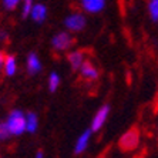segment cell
I'll list each match as a JSON object with an SVG mask.
<instances>
[{"instance_id": "obj_1", "label": "cell", "mask_w": 158, "mask_h": 158, "mask_svg": "<svg viewBox=\"0 0 158 158\" xmlns=\"http://www.w3.org/2000/svg\"><path fill=\"white\" fill-rule=\"evenodd\" d=\"M11 137L23 135L26 132V113L22 110H11L4 120Z\"/></svg>"}, {"instance_id": "obj_2", "label": "cell", "mask_w": 158, "mask_h": 158, "mask_svg": "<svg viewBox=\"0 0 158 158\" xmlns=\"http://www.w3.org/2000/svg\"><path fill=\"white\" fill-rule=\"evenodd\" d=\"M74 44V37L70 31L63 30L56 33L50 40V46L54 53H69Z\"/></svg>"}, {"instance_id": "obj_3", "label": "cell", "mask_w": 158, "mask_h": 158, "mask_svg": "<svg viewBox=\"0 0 158 158\" xmlns=\"http://www.w3.org/2000/svg\"><path fill=\"white\" fill-rule=\"evenodd\" d=\"M87 26V17L83 11H71L64 17V27L70 33H80Z\"/></svg>"}, {"instance_id": "obj_4", "label": "cell", "mask_w": 158, "mask_h": 158, "mask_svg": "<svg viewBox=\"0 0 158 158\" xmlns=\"http://www.w3.org/2000/svg\"><path fill=\"white\" fill-rule=\"evenodd\" d=\"M140 140H141V134L140 130L137 128H130L120 137L118 140V147L121 148V151H134L138 145H140Z\"/></svg>"}, {"instance_id": "obj_5", "label": "cell", "mask_w": 158, "mask_h": 158, "mask_svg": "<svg viewBox=\"0 0 158 158\" xmlns=\"http://www.w3.org/2000/svg\"><path fill=\"white\" fill-rule=\"evenodd\" d=\"M110 111H111V108L108 104L101 106L98 110L96 111V114H94V117H93V120H91V125H90V130H91L93 132H98L100 130L106 125L107 120H108V115H110Z\"/></svg>"}, {"instance_id": "obj_6", "label": "cell", "mask_w": 158, "mask_h": 158, "mask_svg": "<svg viewBox=\"0 0 158 158\" xmlns=\"http://www.w3.org/2000/svg\"><path fill=\"white\" fill-rule=\"evenodd\" d=\"M78 74H80V77L83 78L84 81H88V83H91V81H97L100 77V70L98 67H97L96 63H93L91 60H85V63L81 66V69L78 70Z\"/></svg>"}, {"instance_id": "obj_7", "label": "cell", "mask_w": 158, "mask_h": 158, "mask_svg": "<svg viewBox=\"0 0 158 158\" xmlns=\"http://www.w3.org/2000/svg\"><path fill=\"white\" fill-rule=\"evenodd\" d=\"M87 60V54L84 50H70L67 53V63L71 67L73 71H77L81 69V66L85 63Z\"/></svg>"}, {"instance_id": "obj_8", "label": "cell", "mask_w": 158, "mask_h": 158, "mask_svg": "<svg viewBox=\"0 0 158 158\" xmlns=\"http://www.w3.org/2000/svg\"><path fill=\"white\" fill-rule=\"evenodd\" d=\"M43 70V63H41L39 54L34 52H30L26 57V71L30 76H36Z\"/></svg>"}, {"instance_id": "obj_9", "label": "cell", "mask_w": 158, "mask_h": 158, "mask_svg": "<svg viewBox=\"0 0 158 158\" xmlns=\"http://www.w3.org/2000/svg\"><path fill=\"white\" fill-rule=\"evenodd\" d=\"M78 2L81 9L90 15H97L106 9V0H78Z\"/></svg>"}, {"instance_id": "obj_10", "label": "cell", "mask_w": 158, "mask_h": 158, "mask_svg": "<svg viewBox=\"0 0 158 158\" xmlns=\"http://www.w3.org/2000/svg\"><path fill=\"white\" fill-rule=\"evenodd\" d=\"M47 16H48L47 6H44L43 3H34L29 13V17L31 19L34 23H37V24H41V23L47 19Z\"/></svg>"}, {"instance_id": "obj_11", "label": "cell", "mask_w": 158, "mask_h": 158, "mask_svg": "<svg viewBox=\"0 0 158 158\" xmlns=\"http://www.w3.org/2000/svg\"><path fill=\"white\" fill-rule=\"evenodd\" d=\"M19 70V61L15 54H6L3 63V74L6 77H13L17 74Z\"/></svg>"}, {"instance_id": "obj_12", "label": "cell", "mask_w": 158, "mask_h": 158, "mask_svg": "<svg viewBox=\"0 0 158 158\" xmlns=\"http://www.w3.org/2000/svg\"><path fill=\"white\" fill-rule=\"evenodd\" d=\"M91 134H93V131L88 128L78 135V138L76 140V144H74V154L76 155L83 154L88 148V144H90V140H91Z\"/></svg>"}, {"instance_id": "obj_13", "label": "cell", "mask_w": 158, "mask_h": 158, "mask_svg": "<svg viewBox=\"0 0 158 158\" xmlns=\"http://www.w3.org/2000/svg\"><path fill=\"white\" fill-rule=\"evenodd\" d=\"M37 130H39V117L36 113L29 111L26 113V132L34 134Z\"/></svg>"}, {"instance_id": "obj_14", "label": "cell", "mask_w": 158, "mask_h": 158, "mask_svg": "<svg viewBox=\"0 0 158 158\" xmlns=\"http://www.w3.org/2000/svg\"><path fill=\"white\" fill-rule=\"evenodd\" d=\"M60 83H61V77H60L59 73L52 71V73L48 74V77H47V87H48V91H50V93L57 91V90H59V87H60Z\"/></svg>"}, {"instance_id": "obj_15", "label": "cell", "mask_w": 158, "mask_h": 158, "mask_svg": "<svg viewBox=\"0 0 158 158\" xmlns=\"http://www.w3.org/2000/svg\"><path fill=\"white\" fill-rule=\"evenodd\" d=\"M147 10L151 20L152 22H158V0H148Z\"/></svg>"}, {"instance_id": "obj_16", "label": "cell", "mask_w": 158, "mask_h": 158, "mask_svg": "<svg viewBox=\"0 0 158 158\" xmlns=\"http://www.w3.org/2000/svg\"><path fill=\"white\" fill-rule=\"evenodd\" d=\"M20 4H22V0H2V6L9 11L16 10Z\"/></svg>"}, {"instance_id": "obj_17", "label": "cell", "mask_w": 158, "mask_h": 158, "mask_svg": "<svg viewBox=\"0 0 158 158\" xmlns=\"http://www.w3.org/2000/svg\"><path fill=\"white\" fill-rule=\"evenodd\" d=\"M9 138H11L10 131H9V128H7V125H6V123L2 121V123H0V143H3V141H7Z\"/></svg>"}, {"instance_id": "obj_18", "label": "cell", "mask_w": 158, "mask_h": 158, "mask_svg": "<svg viewBox=\"0 0 158 158\" xmlns=\"http://www.w3.org/2000/svg\"><path fill=\"white\" fill-rule=\"evenodd\" d=\"M22 15L23 17H29V13L34 4V0H22Z\"/></svg>"}, {"instance_id": "obj_19", "label": "cell", "mask_w": 158, "mask_h": 158, "mask_svg": "<svg viewBox=\"0 0 158 158\" xmlns=\"http://www.w3.org/2000/svg\"><path fill=\"white\" fill-rule=\"evenodd\" d=\"M4 56H6V53H4L3 50H0V76L3 74V63H4Z\"/></svg>"}, {"instance_id": "obj_20", "label": "cell", "mask_w": 158, "mask_h": 158, "mask_svg": "<svg viewBox=\"0 0 158 158\" xmlns=\"http://www.w3.org/2000/svg\"><path fill=\"white\" fill-rule=\"evenodd\" d=\"M6 40H7V33L4 30H2L0 31V41H6Z\"/></svg>"}, {"instance_id": "obj_21", "label": "cell", "mask_w": 158, "mask_h": 158, "mask_svg": "<svg viewBox=\"0 0 158 158\" xmlns=\"http://www.w3.org/2000/svg\"><path fill=\"white\" fill-rule=\"evenodd\" d=\"M36 158H44V152H43V151H41V150L37 151V152H36Z\"/></svg>"}]
</instances>
